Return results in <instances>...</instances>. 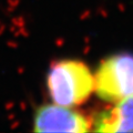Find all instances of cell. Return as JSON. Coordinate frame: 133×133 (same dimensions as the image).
Wrapping results in <instances>:
<instances>
[{
	"instance_id": "obj_1",
	"label": "cell",
	"mask_w": 133,
	"mask_h": 133,
	"mask_svg": "<svg viewBox=\"0 0 133 133\" xmlns=\"http://www.w3.org/2000/svg\"><path fill=\"white\" fill-rule=\"evenodd\" d=\"M47 85L53 103L73 108L84 103L92 94L94 76L81 61L62 60L50 68Z\"/></svg>"
},
{
	"instance_id": "obj_2",
	"label": "cell",
	"mask_w": 133,
	"mask_h": 133,
	"mask_svg": "<svg viewBox=\"0 0 133 133\" xmlns=\"http://www.w3.org/2000/svg\"><path fill=\"white\" fill-rule=\"evenodd\" d=\"M94 91L110 103L133 97L132 53H118L103 60L94 74Z\"/></svg>"
},
{
	"instance_id": "obj_3",
	"label": "cell",
	"mask_w": 133,
	"mask_h": 133,
	"mask_svg": "<svg viewBox=\"0 0 133 133\" xmlns=\"http://www.w3.org/2000/svg\"><path fill=\"white\" fill-rule=\"evenodd\" d=\"M91 125L92 121L83 113L57 103L41 105L33 118V131L36 132L83 133L91 130Z\"/></svg>"
},
{
	"instance_id": "obj_4",
	"label": "cell",
	"mask_w": 133,
	"mask_h": 133,
	"mask_svg": "<svg viewBox=\"0 0 133 133\" xmlns=\"http://www.w3.org/2000/svg\"><path fill=\"white\" fill-rule=\"evenodd\" d=\"M92 124L95 132H133V97L98 113Z\"/></svg>"
}]
</instances>
